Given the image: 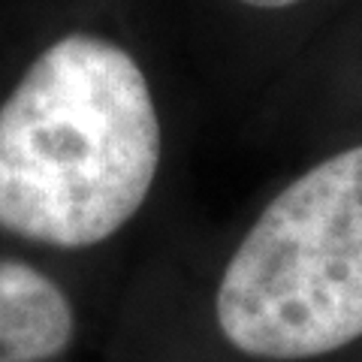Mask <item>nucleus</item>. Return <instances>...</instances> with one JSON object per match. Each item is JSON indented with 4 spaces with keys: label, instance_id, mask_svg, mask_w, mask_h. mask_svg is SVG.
Wrapping results in <instances>:
<instances>
[{
    "label": "nucleus",
    "instance_id": "f257e3e1",
    "mask_svg": "<svg viewBox=\"0 0 362 362\" xmlns=\"http://www.w3.org/2000/svg\"><path fill=\"white\" fill-rule=\"evenodd\" d=\"M145 320L142 362H362V142L290 178Z\"/></svg>",
    "mask_w": 362,
    "mask_h": 362
},
{
    "label": "nucleus",
    "instance_id": "20e7f679",
    "mask_svg": "<svg viewBox=\"0 0 362 362\" xmlns=\"http://www.w3.org/2000/svg\"><path fill=\"white\" fill-rule=\"evenodd\" d=\"M239 4L257 6V9H284V6H293V4H299V0H239Z\"/></svg>",
    "mask_w": 362,
    "mask_h": 362
},
{
    "label": "nucleus",
    "instance_id": "f03ea898",
    "mask_svg": "<svg viewBox=\"0 0 362 362\" xmlns=\"http://www.w3.org/2000/svg\"><path fill=\"white\" fill-rule=\"evenodd\" d=\"M142 66L94 33L49 45L0 103V230L54 251L112 242L163 169Z\"/></svg>",
    "mask_w": 362,
    "mask_h": 362
},
{
    "label": "nucleus",
    "instance_id": "7ed1b4c3",
    "mask_svg": "<svg viewBox=\"0 0 362 362\" xmlns=\"http://www.w3.org/2000/svg\"><path fill=\"white\" fill-rule=\"evenodd\" d=\"M78 314L49 272L0 257V362H54L76 341Z\"/></svg>",
    "mask_w": 362,
    "mask_h": 362
}]
</instances>
